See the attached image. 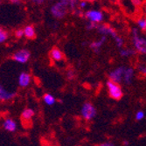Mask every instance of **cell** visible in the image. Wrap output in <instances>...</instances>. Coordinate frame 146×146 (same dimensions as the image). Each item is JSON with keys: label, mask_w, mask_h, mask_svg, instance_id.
<instances>
[{"label": "cell", "mask_w": 146, "mask_h": 146, "mask_svg": "<svg viewBox=\"0 0 146 146\" xmlns=\"http://www.w3.org/2000/svg\"><path fill=\"white\" fill-rule=\"evenodd\" d=\"M79 0H58L50 8L51 15L56 19H62L70 12H76Z\"/></svg>", "instance_id": "1"}, {"label": "cell", "mask_w": 146, "mask_h": 146, "mask_svg": "<svg viewBox=\"0 0 146 146\" xmlns=\"http://www.w3.org/2000/svg\"><path fill=\"white\" fill-rule=\"evenodd\" d=\"M131 44L137 54L146 55V37L142 34V32L139 31L137 27L131 29Z\"/></svg>", "instance_id": "2"}, {"label": "cell", "mask_w": 146, "mask_h": 146, "mask_svg": "<svg viewBox=\"0 0 146 146\" xmlns=\"http://www.w3.org/2000/svg\"><path fill=\"white\" fill-rule=\"evenodd\" d=\"M83 17L87 20V22H90L93 24L100 25L102 24L105 15L104 12L99 9H88L84 11Z\"/></svg>", "instance_id": "3"}, {"label": "cell", "mask_w": 146, "mask_h": 146, "mask_svg": "<svg viewBox=\"0 0 146 146\" xmlns=\"http://www.w3.org/2000/svg\"><path fill=\"white\" fill-rule=\"evenodd\" d=\"M106 87H107L109 96H110L111 99L115 101H119L122 99L123 96V92L120 84L111 81V80H109L106 82Z\"/></svg>", "instance_id": "4"}, {"label": "cell", "mask_w": 146, "mask_h": 146, "mask_svg": "<svg viewBox=\"0 0 146 146\" xmlns=\"http://www.w3.org/2000/svg\"><path fill=\"white\" fill-rule=\"evenodd\" d=\"M126 69V65H121L118 67L115 68L113 70H111L109 74V79L111 81L121 84L123 82V77H124V73Z\"/></svg>", "instance_id": "5"}, {"label": "cell", "mask_w": 146, "mask_h": 146, "mask_svg": "<svg viewBox=\"0 0 146 146\" xmlns=\"http://www.w3.org/2000/svg\"><path fill=\"white\" fill-rule=\"evenodd\" d=\"M81 115L86 121H91L96 115V109L91 102H85L82 106Z\"/></svg>", "instance_id": "6"}, {"label": "cell", "mask_w": 146, "mask_h": 146, "mask_svg": "<svg viewBox=\"0 0 146 146\" xmlns=\"http://www.w3.org/2000/svg\"><path fill=\"white\" fill-rule=\"evenodd\" d=\"M96 31L102 36H106V37H110L113 38V40L115 38H116L119 34L112 27V26L109 25H106V24H100L97 25V27L96 29Z\"/></svg>", "instance_id": "7"}, {"label": "cell", "mask_w": 146, "mask_h": 146, "mask_svg": "<svg viewBox=\"0 0 146 146\" xmlns=\"http://www.w3.org/2000/svg\"><path fill=\"white\" fill-rule=\"evenodd\" d=\"M30 57H31V54L27 49H20L16 52H14L12 55V59L16 62L20 64H25L26 62H28Z\"/></svg>", "instance_id": "8"}, {"label": "cell", "mask_w": 146, "mask_h": 146, "mask_svg": "<svg viewBox=\"0 0 146 146\" xmlns=\"http://www.w3.org/2000/svg\"><path fill=\"white\" fill-rule=\"evenodd\" d=\"M107 39H108V37L101 35L97 39H96V40L92 41L90 43V45H89L90 49L94 52H96V54H99V52L102 51V46H104L106 41H107Z\"/></svg>", "instance_id": "9"}, {"label": "cell", "mask_w": 146, "mask_h": 146, "mask_svg": "<svg viewBox=\"0 0 146 146\" xmlns=\"http://www.w3.org/2000/svg\"><path fill=\"white\" fill-rule=\"evenodd\" d=\"M135 74H136V69L133 67H131V66L126 65V69H125V73H124L123 83H124L126 85H130L135 78Z\"/></svg>", "instance_id": "10"}, {"label": "cell", "mask_w": 146, "mask_h": 146, "mask_svg": "<svg viewBox=\"0 0 146 146\" xmlns=\"http://www.w3.org/2000/svg\"><path fill=\"white\" fill-rule=\"evenodd\" d=\"M32 82V76L27 72H22L19 75L18 82L20 88H27Z\"/></svg>", "instance_id": "11"}, {"label": "cell", "mask_w": 146, "mask_h": 146, "mask_svg": "<svg viewBox=\"0 0 146 146\" xmlns=\"http://www.w3.org/2000/svg\"><path fill=\"white\" fill-rule=\"evenodd\" d=\"M15 96H16L15 92H11L7 90L3 85L0 84V101L1 102L11 101L15 97Z\"/></svg>", "instance_id": "12"}, {"label": "cell", "mask_w": 146, "mask_h": 146, "mask_svg": "<svg viewBox=\"0 0 146 146\" xmlns=\"http://www.w3.org/2000/svg\"><path fill=\"white\" fill-rule=\"evenodd\" d=\"M119 54L122 58L129 59L132 58L137 54V52L133 47H128V46H123V48L119 49Z\"/></svg>", "instance_id": "13"}, {"label": "cell", "mask_w": 146, "mask_h": 146, "mask_svg": "<svg viewBox=\"0 0 146 146\" xmlns=\"http://www.w3.org/2000/svg\"><path fill=\"white\" fill-rule=\"evenodd\" d=\"M137 70L142 76L146 77V55H140L137 64Z\"/></svg>", "instance_id": "14"}, {"label": "cell", "mask_w": 146, "mask_h": 146, "mask_svg": "<svg viewBox=\"0 0 146 146\" xmlns=\"http://www.w3.org/2000/svg\"><path fill=\"white\" fill-rule=\"evenodd\" d=\"M50 57H51V59L54 60V61L59 62V61L63 60V59H64V54L62 52L61 50H60L57 47H54V48H52L51 50V52H50Z\"/></svg>", "instance_id": "15"}, {"label": "cell", "mask_w": 146, "mask_h": 146, "mask_svg": "<svg viewBox=\"0 0 146 146\" xmlns=\"http://www.w3.org/2000/svg\"><path fill=\"white\" fill-rule=\"evenodd\" d=\"M17 123L11 118H6L3 123V127L9 132H15L17 129Z\"/></svg>", "instance_id": "16"}, {"label": "cell", "mask_w": 146, "mask_h": 146, "mask_svg": "<svg viewBox=\"0 0 146 146\" xmlns=\"http://www.w3.org/2000/svg\"><path fill=\"white\" fill-rule=\"evenodd\" d=\"M23 30H24V36L25 38L32 39L36 37V31L33 25H26Z\"/></svg>", "instance_id": "17"}, {"label": "cell", "mask_w": 146, "mask_h": 146, "mask_svg": "<svg viewBox=\"0 0 146 146\" xmlns=\"http://www.w3.org/2000/svg\"><path fill=\"white\" fill-rule=\"evenodd\" d=\"M136 27L142 33H146V17H139L136 21Z\"/></svg>", "instance_id": "18"}, {"label": "cell", "mask_w": 146, "mask_h": 146, "mask_svg": "<svg viewBox=\"0 0 146 146\" xmlns=\"http://www.w3.org/2000/svg\"><path fill=\"white\" fill-rule=\"evenodd\" d=\"M34 115V110L32 109H25L21 114V118L24 121H30Z\"/></svg>", "instance_id": "19"}, {"label": "cell", "mask_w": 146, "mask_h": 146, "mask_svg": "<svg viewBox=\"0 0 146 146\" xmlns=\"http://www.w3.org/2000/svg\"><path fill=\"white\" fill-rule=\"evenodd\" d=\"M43 101L48 106H52V105H54L56 102L55 97L52 96V95H51V94H46V95H44Z\"/></svg>", "instance_id": "20"}, {"label": "cell", "mask_w": 146, "mask_h": 146, "mask_svg": "<svg viewBox=\"0 0 146 146\" xmlns=\"http://www.w3.org/2000/svg\"><path fill=\"white\" fill-rule=\"evenodd\" d=\"M9 38V33L7 31L3 29L2 27H0V44L5 43Z\"/></svg>", "instance_id": "21"}, {"label": "cell", "mask_w": 146, "mask_h": 146, "mask_svg": "<svg viewBox=\"0 0 146 146\" xmlns=\"http://www.w3.org/2000/svg\"><path fill=\"white\" fill-rule=\"evenodd\" d=\"M89 4L90 3L88 2V1H86V0H79V2H78V9H80L81 11H84L88 7Z\"/></svg>", "instance_id": "22"}, {"label": "cell", "mask_w": 146, "mask_h": 146, "mask_svg": "<svg viewBox=\"0 0 146 146\" xmlns=\"http://www.w3.org/2000/svg\"><path fill=\"white\" fill-rule=\"evenodd\" d=\"M145 116V113L143 111V110H138L137 113H136V115H135V118L137 121H142L143 119L144 118Z\"/></svg>", "instance_id": "23"}, {"label": "cell", "mask_w": 146, "mask_h": 146, "mask_svg": "<svg viewBox=\"0 0 146 146\" xmlns=\"http://www.w3.org/2000/svg\"><path fill=\"white\" fill-rule=\"evenodd\" d=\"M97 25H96V24H93V23H90V22H87V24H86V28H87V30H90V31L96 30V27H97Z\"/></svg>", "instance_id": "24"}, {"label": "cell", "mask_w": 146, "mask_h": 146, "mask_svg": "<svg viewBox=\"0 0 146 146\" xmlns=\"http://www.w3.org/2000/svg\"><path fill=\"white\" fill-rule=\"evenodd\" d=\"M75 75H76L75 72L74 70H72V69H70V70H68L67 72V77H68V80H74L75 78Z\"/></svg>", "instance_id": "25"}, {"label": "cell", "mask_w": 146, "mask_h": 146, "mask_svg": "<svg viewBox=\"0 0 146 146\" xmlns=\"http://www.w3.org/2000/svg\"><path fill=\"white\" fill-rule=\"evenodd\" d=\"M15 36H16V38H22V37H25V36H24V30H22V29H18V30L15 32Z\"/></svg>", "instance_id": "26"}, {"label": "cell", "mask_w": 146, "mask_h": 146, "mask_svg": "<svg viewBox=\"0 0 146 146\" xmlns=\"http://www.w3.org/2000/svg\"><path fill=\"white\" fill-rule=\"evenodd\" d=\"M131 3L135 6H140L143 3V0H131Z\"/></svg>", "instance_id": "27"}, {"label": "cell", "mask_w": 146, "mask_h": 146, "mask_svg": "<svg viewBox=\"0 0 146 146\" xmlns=\"http://www.w3.org/2000/svg\"><path fill=\"white\" fill-rule=\"evenodd\" d=\"M98 146H115V144L112 142H104L99 144Z\"/></svg>", "instance_id": "28"}, {"label": "cell", "mask_w": 146, "mask_h": 146, "mask_svg": "<svg viewBox=\"0 0 146 146\" xmlns=\"http://www.w3.org/2000/svg\"><path fill=\"white\" fill-rule=\"evenodd\" d=\"M32 1H33L35 5H42V4L45 3L46 0H32Z\"/></svg>", "instance_id": "29"}, {"label": "cell", "mask_w": 146, "mask_h": 146, "mask_svg": "<svg viewBox=\"0 0 146 146\" xmlns=\"http://www.w3.org/2000/svg\"><path fill=\"white\" fill-rule=\"evenodd\" d=\"M8 1H9L10 3L13 4V5H20V4H21V2H22V0H8Z\"/></svg>", "instance_id": "30"}, {"label": "cell", "mask_w": 146, "mask_h": 146, "mask_svg": "<svg viewBox=\"0 0 146 146\" xmlns=\"http://www.w3.org/2000/svg\"><path fill=\"white\" fill-rule=\"evenodd\" d=\"M86 1H88V2H89V3H93V2L97 1V0H86Z\"/></svg>", "instance_id": "31"}, {"label": "cell", "mask_w": 146, "mask_h": 146, "mask_svg": "<svg viewBox=\"0 0 146 146\" xmlns=\"http://www.w3.org/2000/svg\"><path fill=\"white\" fill-rule=\"evenodd\" d=\"M0 3H1V0H0Z\"/></svg>", "instance_id": "32"}]
</instances>
